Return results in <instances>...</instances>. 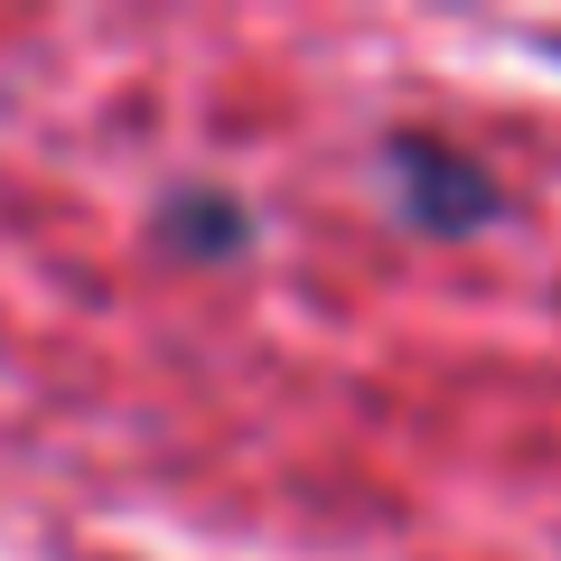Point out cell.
Wrapping results in <instances>:
<instances>
[{"label": "cell", "instance_id": "obj_2", "mask_svg": "<svg viewBox=\"0 0 561 561\" xmlns=\"http://www.w3.org/2000/svg\"><path fill=\"white\" fill-rule=\"evenodd\" d=\"M169 243L179 253H243L253 243V216L234 197H169Z\"/></svg>", "mask_w": 561, "mask_h": 561}, {"label": "cell", "instance_id": "obj_1", "mask_svg": "<svg viewBox=\"0 0 561 561\" xmlns=\"http://www.w3.org/2000/svg\"><path fill=\"white\" fill-rule=\"evenodd\" d=\"M383 179H393V206L421 225V234H478L486 216H496V179H486L478 160H459V150H440V140H383Z\"/></svg>", "mask_w": 561, "mask_h": 561}]
</instances>
